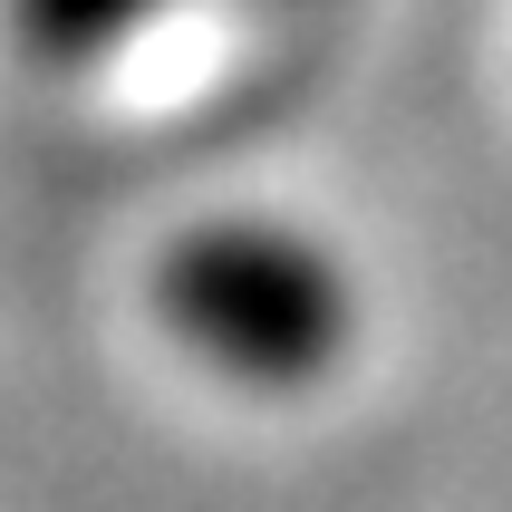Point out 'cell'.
<instances>
[{"label":"cell","instance_id":"6da1fadb","mask_svg":"<svg viewBox=\"0 0 512 512\" xmlns=\"http://www.w3.org/2000/svg\"><path fill=\"white\" fill-rule=\"evenodd\" d=\"M155 319L213 377L290 397V387L329 377L358 348V281L300 223L223 213V223H184V242H165V261H155Z\"/></svg>","mask_w":512,"mask_h":512},{"label":"cell","instance_id":"7a4b0ae2","mask_svg":"<svg viewBox=\"0 0 512 512\" xmlns=\"http://www.w3.org/2000/svg\"><path fill=\"white\" fill-rule=\"evenodd\" d=\"M145 10H155V0H10V20H20V39L39 58H97V49H116Z\"/></svg>","mask_w":512,"mask_h":512}]
</instances>
